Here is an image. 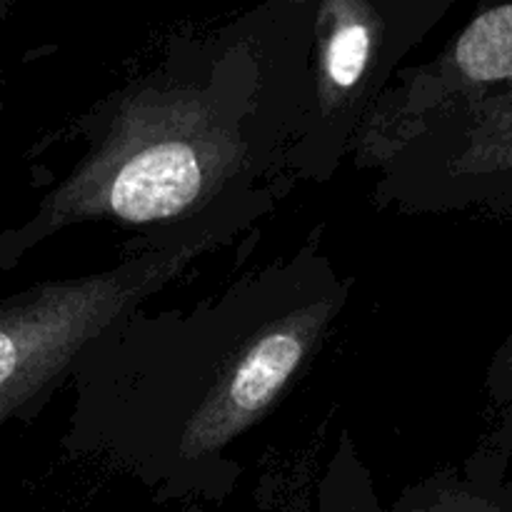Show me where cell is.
<instances>
[{
    "label": "cell",
    "instance_id": "cell-5",
    "mask_svg": "<svg viewBox=\"0 0 512 512\" xmlns=\"http://www.w3.org/2000/svg\"><path fill=\"white\" fill-rule=\"evenodd\" d=\"M445 85H488L512 80V5L480 13L438 65H423Z\"/></svg>",
    "mask_w": 512,
    "mask_h": 512
},
{
    "label": "cell",
    "instance_id": "cell-7",
    "mask_svg": "<svg viewBox=\"0 0 512 512\" xmlns=\"http://www.w3.org/2000/svg\"><path fill=\"white\" fill-rule=\"evenodd\" d=\"M170 512H205L203 505H180L178 510H170Z\"/></svg>",
    "mask_w": 512,
    "mask_h": 512
},
{
    "label": "cell",
    "instance_id": "cell-8",
    "mask_svg": "<svg viewBox=\"0 0 512 512\" xmlns=\"http://www.w3.org/2000/svg\"><path fill=\"white\" fill-rule=\"evenodd\" d=\"M8 10H10V3H5V0H0V28H3L5 15H8Z\"/></svg>",
    "mask_w": 512,
    "mask_h": 512
},
{
    "label": "cell",
    "instance_id": "cell-1",
    "mask_svg": "<svg viewBox=\"0 0 512 512\" xmlns=\"http://www.w3.org/2000/svg\"><path fill=\"white\" fill-rule=\"evenodd\" d=\"M310 233L298 250L190 308L140 310L75 368L60 450L120 470L158 503H225L243 468L233 448L310 368L353 278Z\"/></svg>",
    "mask_w": 512,
    "mask_h": 512
},
{
    "label": "cell",
    "instance_id": "cell-2",
    "mask_svg": "<svg viewBox=\"0 0 512 512\" xmlns=\"http://www.w3.org/2000/svg\"><path fill=\"white\" fill-rule=\"evenodd\" d=\"M313 20V0H288L170 40L158 63L78 118L83 153L28 218L0 230V273L78 225L148 233L290 180Z\"/></svg>",
    "mask_w": 512,
    "mask_h": 512
},
{
    "label": "cell",
    "instance_id": "cell-6",
    "mask_svg": "<svg viewBox=\"0 0 512 512\" xmlns=\"http://www.w3.org/2000/svg\"><path fill=\"white\" fill-rule=\"evenodd\" d=\"M315 512H388L378 498L373 473L343 430L315 493Z\"/></svg>",
    "mask_w": 512,
    "mask_h": 512
},
{
    "label": "cell",
    "instance_id": "cell-4",
    "mask_svg": "<svg viewBox=\"0 0 512 512\" xmlns=\"http://www.w3.org/2000/svg\"><path fill=\"white\" fill-rule=\"evenodd\" d=\"M440 0L315 3L305 98L285 158L293 183H328L400 63L438 25Z\"/></svg>",
    "mask_w": 512,
    "mask_h": 512
},
{
    "label": "cell",
    "instance_id": "cell-3",
    "mask_svg": "<svg viewBox=\"0 0 512 512\" xmlns=\"http://www.w3.org/2000/svg\"><path fill=\"white\" fill-rule=\"evenodd\" d=\"M293 185L235 193L183 223L148 230L110 268L43 280L0 300V433L38 418L110 328L273 213Z\"/></svg>",
    "mask_w": 512,
    "mask_h": 512
}]
</instances>
